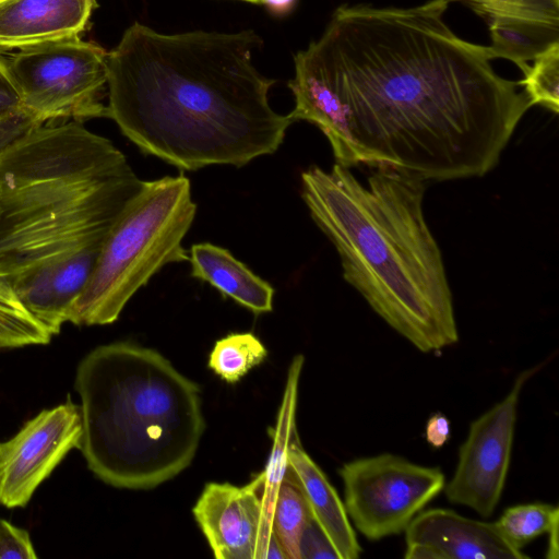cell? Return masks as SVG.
<instances>
[{
    "label": "cell",
    "mask_w": 559,
    "mask_h": 559,
    "mask_svg": "<svg viewBox=\"0 0 559 559\" xmlns=\"http://www.w3.org/2000/svg\"><path fill=\"white\" fill-rule=\"evenodd\" d=\"M300 557L304 558H337L326 536L311 518L300 542Z\"/></svg>",
    "instance_id": "25"
},
{
    "label": "cell",
    "mask_w": 559,
    "mask_h": 559,
    "mask_svg": "<svg viewBox=\"0 0 559 559\" xmlns=\"http://www.w3.org/2000/svg\"><path fill=\"white\" fill-rule=\"evenodd\" d=\"M79 449L104 483L154 488L192 462L205 421L200 389L158 352L129 342L102 345L80 362Z\"/></svg>",
    "instance_id": "5"
},
{
    "label": "cell",
    "mask_w": 559,
    "mask_h": 559,
    "mask_svg": "<svg viewBox=\"0 0 559 559\" xmlns=\"http://www.w3.org/2000/svg\"><path fill=\"white\" fill-rule=\"evenodd\" d=\"M37 555L25 530L0 519V559H35Z\"/></svg>",
    "instance_id": "24"
},
{
    "label": "cell",
    "mask_w": 559,
    "mask_h": 559,
    "mask_svg": "<svg viewBox=\"0 0 559 559\" xmlns=\"http://www.w3.org/2000/svg\"><path fill=\"white\" fill-rule=\"evenodd\" d=\"M261 476L235 486L209 483L192 513L217 559H263L270 540L265 533Z\"/></svg>",
    "instance_id": "11"
},
{
    "label": "cell",
    "mask_w": 559,
    "mask_h": 559,
    "mask_svg": "<svg viewBox=\"0 0 559 559\" xmlns=\"http://www.w3.org/2000/svg\"><path fill=\"white\" fill-rule=\"evenodd\" d=\"M51 336L0 278V349L47 344Z\"/></svg>",
    "instance_id": "20"
},
{
    "label": "cell",
    "mask_w": 559,
    "mask_h": 559,
    "mask_svg": "<svg viewBox=\"0 0 559 559\" xmlns=\"http://www.w3.org/2000/svg\"><path fill=\"white\" fill-rule=\"evenodd\" d=\"M558 522L555 523L551 528L547 532L549 534L548 547H547V559H558L559 558V547H558Z\"/></svg>",
    "instance_id": "30"
},
{
    "label": "cell",
    "mask_w": 559,
    "mask_h": 559,
    "mask_svg": "<svg viewBox=\"0 0 559 559\" xmlns=\"http://www.w3.org/2000/svg\"><path fill=\"white\" fill-rule=\"evenodd\" d=\"M189 262L191 276L210 284L223 296L255 314L272 311L274 288L227 249L210 242L194 243Z\"/></svg>",
    "instance_id": "15"
},
{
    "label": "cell",
    "mask_w": 559,
    "mask_h": 559,
    "mask_svg": "<svg viewBox=\"0 0 559 559\" xmlns=\"http://www.w3.org/2000/svg\"><path fill=\"white\" fill-rule=\"evenodd\" d=\"M448 4H344L294 56L342 104L358 165L424 180L481 177L532 107L519 82L493 70L489 46L452 32Z\"/></svg>",
    "instance_id": "1"
},
{
    "label": "cell",
    "mask_w": 559,
    "mask_h": 559,
    "mask_svg": "<svg viewBox=\"0 0 559 559\" xmlns=\"http://www.w3.org/2000/svg\"><path fill=\"white\" fill-rule=\"evenodd\" d=\"M297 0H262L264 4L274 14H285L289 12Z\"/></svg>",
    "instance_id": "29"
},
{
    "label": "cell",
    "mask_w": 559,
    "mask_h": 559,
    "mask_svg": "<svg viewBox=\"0 0 559 559\" xmlns=\"http://www.w3.org/2000/svg\"><path fill=\"white\" fill-rule=\"evenodd\" d=\"M22 109L0 120V150L13 138L33 126H37Z\"/></svg>",
    "instance_id": "27"
},
{
    "label": "cell",
    "mask_w": 559,
    "mask_h": 559,
    "mask_svg": "<svg viewBox=\"0 0 559 559\" xmlns=\"http://www.w3.org/2000/svg\"><path fill=\"white\" fill-rule=\"evenodd\" d=\"M539 369L520 373L508 395L471 424L454 474L443 488L450 502L484 518L493 513L509 471L520 395Z\"/></svg>",
    "instance_id": "9"
},
{
    "label": "cell",
    "mask_w": 559,
    "mask_h": 559,
    "mask_svg": "<svg viewBox=\"0 0 559 559\" xmlns=\"http://www.w3.org/2000/svg\"><path fill=\"white\" fill-rule=\"evenodd\" d=\"M311 518L301 490L292 480L287 471L278 488L272 514L273 532L287 559H301V536Z\"/></svg>",
    "instance_id": "18"
},
{
    "label": "cell",
    "mask_w": 559,
    "mask_h": 559,
    "mask_svg": "<svg viewBox=\"0 0 559 559\" xmlns=\"http://www.w3.org/2000/svg\"><path fill=\"white\" fill-rule=\"evenodd\" d=\"M407 559H524L497 523L465 518L449 509L420 512L407 525Z\"/></svg>",
    "instance_id": "12"
},
{
    "label": "cell",
    "mask_w": 559,
    "mask_h": 559,
    "mask_svg": "<svg viewBox=\"0 0 559 559\" xmlns=\"http://www.w3.org/2000/svg\"><path fill=\"white\" fill-rule=\"evenodd\" d=\"M197 213L190 180L166 176L142 181L107 235L68 322H115L131 297L169 263L189 261L182 240Z\"/></svg>",
    "instance_id": "6"
},
{
    "label": "cell",
    "mask_w": 559,
    "mask_h": 559,
    "mask_svg": "<svg viewBox=\"0 0 559 559\" xmlns=\"http://www.w3.org/2000/svg\"><path fill=\"white\" fill-rule=\"evenodd\" d=\"M532 106L559 111V43L534 59V64L519 81Z\"/></svg>",
    "instance_id": "22"
},
{
    "label": "cell",
    "mask_w": 559,
    "mask_h": 559,
    "mask_svg": "<svg viewBox=\"0 0 559 559\" xmlns=\"http://www.w3.org/2000/svg\"><path fill=\"white\" fill-rule=\"evenodd\" d=\"M253 31L164 34L139 22L108 52L107 118L139 150L182 170L241 167L275 153L293 123L269 103Z\"/></svg>",
    "instance_id": "2"
},
{
    "label": "cell",
    "mask_w": 559,
    "mask_h": 559,
    "mask_svg": "<svg viewBox=\"0 0 559 559\" xmlns=\"http://www.w3.org/2000/svg\"><path fill=\"white\" fill-rule=\"evenodd\" d=\"M97 0H0V48L24 49L80 36Z\"/></svg>",
    "instance_id": "13"
},
{
    "label": "cell",
    "mask_w": 559,
    "mask_h": 559,
    "mask_svg": "<svg viewBox=\"0 0 559 559\" xmlns=\"http://www.w3.org/2000/svg\"><path fill=\"white\" fill-rule=\"evenodd\" d=\"M266 356L265 346L253 333H230L216 341L207 365L223 381L236 383Z\"/></svg>",
    "instance_id": "19"
},
{
    "label": "cell",
    "mask_w": 559,
    "mask_h": 559,
    "mask_svg": "<svg viewBox=\"0 0 559 559\" xmlns=\"http://www.w3.org/2000/svg\"><path fill=\"white\" fill-rule=\"evenodd\" d=\"M367 185L348 167L311 166L301 198L335 247L344 280L393 330L424 353L459 341L439 246L425 219V181L392 166L372 167Z\"/></svg>",
    "instance_id": "4"
},
{
    "label": "cell",
    "mask_w": 559,
    "mask_h": 559,
    "mask_svg": "<svg viewBox=\"0 0 559 559\" xmlns=\"http://www.w3.org/2000/svg\"><path fill=\"white\" fill-rule=\"evenodd\" d=\"M490 31L489 49L493 59L504 58L514 62L523 73L534 60L559 43V22L522 17H486Z\"/></svg>",
    "instance_id": "17"
},
{
    "label": "cell",
    "mask_w": 559,
    "mask_h": 559,
    "mask_svg": "<svg viewBox=\"0 0 559 559\" xmlns=\"http://www.w3.org/2000/svg\"><path fill=\"white\" fill-rule=\"evenodd\" d=\"M108 52L80 36L21 49L10 59L20 108L36 123L107 117L100 102Z\"/></svg>",
    "instance_id": "7"
},
{
    "label": "cell",
    "mask_w": 559,
    "mask_h": 559,
    "mask_svg": "<svg viewBox=\"0 0 559 559\" xmlns=\"http://www.w3.org/2000/svg\"><path fill=\"white\" fill-rule=\"evenodd\" d=\"M20 93L9 59L0 53V120L17 111Z\"/></svg>",
    "instance_id": "26"
},
{
    "label": "cell",
    "mask_w": 559,
    "mask_h": 559,
    "mask_svg": "<svg viewBox=\"0 0 559 559\" xmlns=\"http://www.w3.org/2000/svg\"><path fill=\"white\" fill-rule=\"evenodd\" d=\"M465 1L486 17L509 16L559 22V0H447Z\"/></svg>",
    "instance_id": "23"
},
{
    "label": "cell",
    "mask_w": 559,
    "mask_h": 559,
    "mask_svg": "<svg viewBox=\"0 0 559 559\" xmlns=\"http://www.w3.org/2000/svg\"><path fill=\"white\" fill-rule=\"evenodd\" d=\"M240 1L255 3V4H262V0H240Z\"/></svg>",
    "instance_id": "31"
},
{
    "label": "cell",
    "mask_w": 559,
    "mask_h": 559,
    "mask_svg": "<svg viewBox=\"0 0 559 559\" xmlns=\"http://www.w3.org/2000/svg\"><path fill=\"white\" fill-rule=\"evenodd\" d=\"M142 181L81 121L33 126L0 150V278L51 335Z\"/></svg>",
    "instance_id": "3"
},
{
    "label": "cell",
    "mask_w": 559,
    "mask_h": 559,
    "mask_svg": "<svg viewBox=\"0 0 559 559\" xmlns=\"http://www.w3.org/2000/svg\"><path fill=\"white\" fill-rule=\"evenodd\" d=\"M83 432L80 405L68 400L41 411L9 441L0 443V503L24 507Z\"/></svg>",
    "instance_id": "10"
},
{
    "label": "cell",
    "mask_w": 559,
    "mask_h": 559,
    "mask_svg": "<svg viewBox=\"0 0 559 559\" xmlns=\"http://www.w3.org/2000/svg\"><path fill=\"white\" fill-rule=\"evenodd\" d=\"M338 474L347 515L370 540L404 532L445 485L439 467L423 466L391 453L347 462Z\"/></svg>",
    "instance_id": "8"
},
{
    "label": "cell",
    "mask_w": 559,
    "mask_h": 559,
    "mask_svg": "<svg viewBox=\"0 0 559 559\" xmlns=\"http://www.w3.org/2000/svg\"><path fill=\"white\" fill-rule=\"evenodd\" d=\"M304 357L298 355L294 358L285 388L283 402L278 412L277 421L273 429V445L266 466L261 476V500L263 509L264 527L267 538L274 537L272 528V514L278 488L288 471V450L292 441L297 437L295 426V409L297 401V389Z\"/></svg>",
    "instance_id": "16"
},
{
    "label": "cell",
    "mask_w": 559,
    "mask_h": 559,
    "mask_svg": "<svg viewBox=\"0 0 559 559\" xmlns=\"http://www.w3.org/2000/svg\"><path fill=\"white\" fill-rule=\"evenodd\" d=\"M288 475L301 490L312 519L329 539L337 558H358L361 547L344 502L322 469L302 449L298 436L288 450Z\"/></svg>",
    "instance_id": "14"
},
{
    "label": "cell",
    "mask_w": 559,
    "mask_h": 559,
    "mask_svg": "<svg viewBox=\"0 0 559 559\" xmlns=\"http://www.w3.org/2000/svg\"><path fill=\"white\" fill-rule=\"evenodd\" d=\"M426 439L433 448H441L450 438V423L442 414L432 415L425 430Z\"/></svg>",
    "instance_id": "28"
},
{
    "label": "cell",
    "mask_w": 559,
    "mask_h": 559,
    "mask_svg": "<svg viewBox=\"0 0 559 559\" xmlns=\"http://www.w3.org/2000/svg\"><path fill=\"white\" fill-rule=\"evenodd\" d=\"M558 520V507L526 503L508 508L496 523L506 538L522 549L532 539L547 533Z\"/></svg>",
    "instance_id": "21"
}]
</instances>
